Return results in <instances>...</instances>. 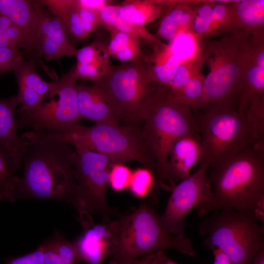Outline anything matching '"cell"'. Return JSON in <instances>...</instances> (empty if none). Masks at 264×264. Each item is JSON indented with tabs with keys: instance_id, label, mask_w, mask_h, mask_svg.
I'll list each match as a JSON object with an SVG mask.
<instances>
[{
	"instance_id": "cell-36",
	"label": "cell",
	"mask_w": 264,
	"mask_h": 264,
	"mask_svg": "<svg viewBox=\"0 0 264 264\" xmlns=\"http://www.w3.org/2000/svg\"><path fill=\"white\" fill-rule=\"evenodd\" d=\"M23 60V54L19 48L0 47V75L14 71Z\"/></svg>"
},
{
	"instance_id": "cell-25",
	"label": "cell",
	"mask_w": 264,
	"mask_h": 264,
	"mask_svg": "<svg viewBox=\"0 0 264 264\" xmlns=\"http://www.w3.org/2000/svg\"><path fill=\"white\" fill-rule=\"evenodd\" d=\"M238 31L264 39V0H235Z\"/></svg>"
},
{
	"instance_id": "cell-33",
	"label": "cell",
	"mask_w": 264,
	"mask_h": 264,
	"mask_svg": "<svg viewBox=\"0 0 264 264\" xmlns=\"http://www.w3.org/2000/svg\"><path fill=\"white\" fill-rule=\"evenodd\" d=\"M170 52L185 62L194 58L198 52V45L194 35L190 32L180 31L167 44Z\"/></svg>"
},
{
	"instance_id": "cell-24",
	"label": "cell",
	"mask_w": 264,
	"mask_h": 264,
	"mask_svg": "<svg viewBox=\"0 0 264 264\" xmlns=\"http://www.w3.org/2000/svg\"><path fill=\"white\" fill-rule=\"evenodd\" d=\"M98 25L109 31L115 30L129 34L142 41H145L153 50L166 45L152 34L145 26H135L123 20L119 15L118 5H107L98 12Z\"/></svg>"
},
{
	"instance_id": "cell-40",
	"label": "cell",
	"mask_w": 264,
	"mask_h": 264,
	"mask_svg": "<svg viewBox=\"0 0 264 264\" xmlns=\"http://www.w3.org/2000/svg\"><path fill=\"white\" fill-rule=\"evenodd\" d=\"M81 3L85 7L99 12L105 6L110 4L111 1L107 0H79Z\"/></svg>"
},
{
	"instance_id": "cell-9",
	"label": "cell",
	"mask_w": 264,
	"mask_h": 264,
	"mask_svg": "<svg viewBox=\"0 0 264 264\" xmlns=\"http://www.w3.org/2000/svg\"><path fill=\"white\" fill-rule=\"evenodd\" d=\"M144 57L112 65L104 79L97 83L123 124L138 125L142 122L153 94L154 84L149 81Z\"/></svg>"
},
{
	"instance_id": "cell-29",
	"label": "cell",
	"mask_w": 264,
	"mask_h": 264,
	"mask_svg": "<svg viewBox=\"0 0 264 264\" xmlns=\"http://www.w3.org/2000/svg\"><path fill=\"white\" fill-rule=\"evenodd\" d=\"M18 86L35 91L44 100L55 87V81L47 82L38 74L33 61L23 60L14 70Z\"/></svg>"
},
{
	"instance_id": "cell-34",
	"label": "cell",
	"mask_w": 264,
	"mask_h": 264,
	"mask_svg": "<svg viewBox=\"0 0 264 264\" xmlns=\"http://www.w3.org/2000/svg\"><path fill=\"white\" fill-rule=\"evenodd\" d=\"M155 180L154 174L146 168H139L132 172L129 185L132 193L143 198L151 191Z\"/></svg>"
},
{
	"instance_id": "cell-26",
	"label": "cell",
	"mask_w": 264,
	"mask_h": 264,
	"mask_svg": "<svg viewBox=\"0 0 264 264\" xmlns=\"http://www.w3.org/2000/svg\"><path fill=\"white\" fill-rule=\"evenodd\" d=\"M11 154L0 144V200L18 199L21 178L17 172L21 166Z\"/></svg>"
},
{
	"instance_id": "cell-27",
	"label": "cell",
	"mask_w": 264,
	"mask_h": 264,
	"mask_svg": "<svg viewBox=\"0 0 264 264\" xmlns=\"http://www.w3.org/2000/svg\"><path fill=\"white\" fill-rule=\"evenodd\" d=\"M44 264H78L82 259L73 242L60 233L55 234L42 244Z\"/></svg>"
},
{
	"instance_id": "cell-21",
	"label": "cell",
	"mask_w": 264,
	"mask_h": 264,
	"mask_svg": "<svg viewBox=\"0 0 264 264\" xmlns=\"http://www.w3.org/2000/svg\"><path fill=\"white\" fill-rule=\"evenodd\" d=\"M198 0H168L156 37L171 41L181 31L191 32Z\"/></svg>"
},
{
	"instance_id": "cell-1",
	"label": "cell",
	"mask_w": 264,
	"mask_h": 264,
	"mask_svg": "<svg viewBox=\"0 0 264 264\" xmlns=\"http://www.w3.org/2000/svg\"><path fill=\"white\" fill-rule=\"evenodd\" d=\"M210 170L211 191L196 206L198 215L234 210L254 213L264 221V143L250 145Z\"/></svg>"
},
{
	"instance_id": "cell-6",
	"label": "cell",
	"mask_w": 264,
	"mask_h": 264,
	"mask_svg": "<svg viewBox=\"0 0 264 264\" xmlns=\"http://www.w3.org/2000/svg\"><path fill=\"white\" fill-rule=\"evenodd\" d=\"M31 137H47L68 145L78 142L90 150L107 156L112 164L136 161L151 171L155 177L154 157L145 144L138 125L122 126L96 124L84 127L76 124L57 133L31 132Z\"/></svg>"
},
{
	"instance_id": "cell-17",
	"label": "cell",
	"mask_w": 264,
	"mask_h": 264,
	"mask_svg": "<svg viewBox=\"0 0 264 264\" xmlns=\"http://www.w3.org/2000/svg\"><path fill=\"white\" fill-rule=\"evenodd\" d=\"M41 0H0V14L8 18L22 31L20 47L34 51L40 24L50 12Z\"/></svg>"
},
{
	"instance_id": "cell-35",
	"label": "cell",
	"mask_w": 264,
	"mask_h": 264,
	"mask_svg": "<svg viewBox=\"0 0 264 264\" xmlns=\"http://www.w3.org/2000/svg\"><path fill=\"white\" fill-rule=\"evenodd\" d=\"M132 172L124 164H112L109 176V183L112 189L120 192L128 188Z\"/></svg>"
},
{
	"instance_id": "cell-16",
	"label": "cell",
	"mask_w": 264,
	"mask_h": 264,
	"mask_svg": "<svg viewBox=\"0 0 264 264\" xmlns=\"http://www.w3.org/2000/svg\"><path fill=\"white\" fill-rule=\"evenodd\" d=\"M204 59L198 52L184 62L167 86L171 98L176 103L197 110L202 96L205 77L201 73Z\"/></svg>"
},
{
	"instance_id": "cell-19",
	"label": "cell",
	"mask_w": 264,
	"mask_h": 264,
	"mask_svg": "<svg viewBox=\"0 0 264 264\" xmlns=\"http://www.w3.org/2000/svg\"><path fill=\"white\" fill-rule=\"evenodd\" d=\"M203 159L200 136L187 134L178 139L168 157V172L171 189L177 182L188 177L194 166L201 163Z\"/></svg>"
},
{
	"instance_id": "cell-13",
	"label": "cell",
	"mask_w": 264,
	"mask_h": 264,
	"mask_svg": "<svg viewBox=\"0 0 264 264\" xmlns=\"http://www.w3.org/2000/svg\"><path fill=\"white\" fill-rule=\"evenodd\" d=\"M78 219L83 233L73 242L82 259L88 264H102L112 254L120 230L119 219L108 222H95L90 214L79 212Z\"/></svg>"
},
{
	"instance_id": "cell-2",
	"label": "cell",
	"mask_w": 264,
	"mask_h": 264,
	"mask_svg": "<svg viewBox=\"0 0 264 264\" xmlns=\"http://www.w3.org/2000/svg\"><path fill=\"white\" fill-rule=\"evenodd\" d=\"M22 140L24 148L21 160L24 170L18 199L59 200L76 209L75 151L68 144L50 138Z\"/></svg>"
},
{
	"instance_id": "cell-38",
	"label": "cell",
	"mask_w": 264,
	"mask_h": 264,
	"mask_svg": "<svg viewBox=\"0 0 264 264\" xmlns=\"http://www.w3.org/2000/svg\"><path fill=\"white\" fill-rule=\"evenodd\" d=\"M44 255L42 245L35 251L24 256L12 259L6 264H44Z\"/></svg>"
},
{
	"instance_id": "cell-30",
	"label": "cell",
	"mask_w": 264,
	"mask_h": 264,
	"mask_svg": "<svg viewBox=\"0 0 264 264\" xmlns=\"http://www.w3.org/2000/svg\"><path fill=\"white\" fill-rule=\"evenodd\" d=\"M212 20L215 37L238 31L235 0H212Z\"/></svg>"
},
{
	"instance_id": "cell-42",
	"label": "cell",
	"mask_w": 264,
	"mask_h": 264,
	"mask_svg": "<svg viewBox=\"0 0 264 264\" xmlns=\"http://www.w3.org/2000/svg\"><path fill=\"white\" fill-rule=\"evenodd\" d=\"M252 264H264V248L256 255Z\"/></svg>"
},
{
	"instance_id": "cell-15",
	"label": "cell",
	"mask_w": 264,
	"mask_h": 264,
	"mask_svg": "<svg viewBox=\"0 0 264 264\" xmlns=\"http://www.w3.org/2000/svg\"><path fill=\"white\" fill-rule=\"evenodd\" d=\"M45 7L63 22L69 39L75 42L88 38L99 25L98 12L84 6L79 0H43Z\"/></svg>"
},
{
	"instance_id": "cell-28",
	"label": "cell",
	"mask_w": 264,
	"mask_h": 264,
	"mask_svg": "<svg viewBox=\"0 0 264 264\" xmlns=\"http://www.w3.org/2000/svg\"><path fill=\"white\" fill-rule=\"evenodd\" d=\"M110 40L108 46L110 57L126 63L138 61L143 58L141 52L142 41L121 31H109Z\"/></svg>"
},
{
	"instance_id": "cell-8",
	"label": "cell",
	"mask_w": 264,
	"mask_h": 264,
	"mask_svg": "<svg viewBox=\"0 0 264 264\" xmlns=\"http://www.w3.org/2000/svg\"><path fill=\"white\" fill-rule=\"evenodd\" d=\"M204 151L201 164L208 170L236 156L246 147L259 143L246 118L235 108L202 111L195 116Z\"/></svg>"
},
{
	"instance_id": "cell-7",
	"label": "cell",
	"mask_w": 264,
	"mask_h": 264,
	"mask_svg": "<svg viewBox=\"0 0 264 264\" xmlns=\"http://www.w3.org/2000/svg\"><path fill=\"white\" fill-rule=\"evenodd\" d=\"M263 223L254 213L222 210L213 212L198 227L204 245L221 250L231 264H252L264 248Z\"/></svg>"
},
{
	"instance_id": "cell-3",
	"label": "cell",
	"mask_w": 264,
	"mask_h": 264,
	"mask_svg": "<svg viewBox=\"0 0 264 264\" xmlns=\"http://www.w3.org/2000/svg\"><path fill=\"white\" fill-rule=\"evenodd\" d=\"M141 128L144 141L152 152L156 164L155 181L170 191L168 157L175 142L181 137L200 136L191 108L174 102L167 87L154 84V92Z\"/></svg>"
},
{
	"instance_id": "cell-4",
	"label": "cell",
	"mask_w": 264,
	"mask_h": 264,
	"mask_svg": "<svg viewBox=\"0 0 264 264\" xmlns=\"http://www.w3.org/2000/svg\"><path fill=\"white\" fill-rule=\"evenodd\" d=\"M120 230L115 248L108 264H133L145 256L175 249L195 257L191 240L184 233L173 235L163 225L157 211L142 202L132 213L118 215Z\"/></svg>"
},
{
	"instance_id": "cell-39",
	"label": "cell",
	"mask_w": 264,
	"mask_h": 264,
	"mask_svg": "<svg viewBox=\"0 0 264 264\" xmlns=\"http://www.w3.org/2000/svg\"><path fill=\"white\" fill-rule=\"evenodd\" d=\"M136 264H178L168 257L164 251H160L140 258Z\"/></svg>"
},
{
	"instance_id": "cell-5",
	"label": "cell",
	"mask_w": 264,
	"mask_h": 264,
	"mask_svg": "<svg viewBox=\"0 0 264 264\" xmlns=\"http://www.w3.org/2000/svg\"><path fill=\"white\" fill-rule=\"evenodd\" d=\"M243 35L239 31L219 39L198 42L199 49L210 71L205 77L197 110L202 111L235 108L242 91L241 56Z\"/></svg>"
},
{
	"instance_id": "cell-12",
	"label": "cell",
	"mask_w": 264,
	"mask_h": 264,
	"mask_svg": "<svg viewBox=\"0 0 264 264\" xmlns=\"http://www.w3.org/2000/svg\"><path fill=\"white\" fill-rule=\"evenodd\" d=\"M206 165L176 184L171 189L172 194L163 214L161 222L170 234L184 233V220L193 208L196 207L210 192Z\"/></svg>"
},
{
	"instance_id": "cell-22",
	"label": "cell",
	"mask_w": 264,
	"mask_h": 264,
	"mask_svg": "<svg viewBox=\"0 0 264 264\" xmlns=\"http://www.w3.org/2000/svg\"><path fill=\"white\" fill-rule=\"evenodd\" d=\"M18 104L16 96L0 98V144L22 164L24 144L17 133L15 113Z\"/></svg>"
},
{
	"instance_id": "cell-14",
	"label": "cell",
	"mask_w": 264,
	"mask_h": 264,
	"mask_svg": "<svg viewBox=\"0 0 264 264\" xmlns=\"http://www.w3.org/2000/svg\"><path fill=\"white\" fill-rule=\"evenodd\" d=\"M243 35L242 91L238 107V111L242 115L250 103L264 99V39Z\"/></svg>"
},
{
	"instance_id": "cell-20",
	"label": "cell",
	"mask_w": 264,
	"mask_h": 264,
	"mask_svg": "<svg viewBox=\"0 0 264 264\" xmlns=\"http://www.w3.org/2000/svg\"><path fill=\"white\" fill-rule=\"evenodd\" d=\"M78 104L81 120L87 118L96 124L119 125V121L106 102L97 83L76 85Z\"/></svg>"
},
{
	"instance_id": "cell-10",
	"label": "cell",
	"mask_w": 264,
	"mask_h": 264,
	"mask_svg": "<svg viewBox=\"0 0 264 264\" xmlns=\"http://www.w3.org/2000/svg\"><path fill=\"white\" fill-rule=\"evenodd\" d=\"M75 66H73L60 79L55 81L51 90L37 107L29 111L18 110V129H30L31 132L45 133L61 132L81 120L79 114Z\"/></svg>"
},
{
	"instance_id": "cell-18",
	"label": "cell",
	"mask_w": 264,
	"mask_h": 264,
	"mask_svg": "<svg viewBox=\"0 0 264 264\" xmlns=\"http://www.w3.org/2000/svg\"><path fill=\"white\" fill-rule=\"evenodd\" d=\"M52 14L46 15L40 24L34 52L44 55L47 61L76 57L78 50L70 41L63 22Z\"/></svg>"
},
{
	"instance_id": "cell-11",
	"label": "cell",
	"mask_w": 264,
	"mask_h": 264,
	"mask_svg": "<svg viewBox=\"0 0 264 264\" xmlns=\"http://www.w3.org/2000/svg\"><path fill=\"white\" fill-rule=\"evenodd\" d=\"M70 145L74 146L76 152L74 172L77 185L76 209L78 212L84 211L90 215H99L103 222L111 220L112 216L119 213L109 205L106 198L110 160L81 143Z\"/></svg>"
},
{
	"instance_id": "cell-31",
	"label": "cell",
	"mask_w": 264,
	"mask_h": 264,
	"mask_svg": "<svg viewBox=\"0 0 264 264\" xmlns=\"http://www.w3.org/2000/svg\"><path fill=\"white\" fill-rule=\"evenodd\" d=\"M212 0H198L191 33L198 42L215 37L212 20Z\"/></svg>"
},
{
	"instance_id": "cell-23",
	"label": "cell",
	"mask_w": 264,
	"mask_h": 264,
	"mask_svg": "<svg viewBox=\"0 0 264 264\" xmlns=\"http://www.w3.org/2000/svg\"><path fill=\"white\" fill-rule=\"evenodd\" d=\"M167 2L163 0H126L118 5L119 15L132 25L145 26L161 17Z\"/></svg>"
},
{
	"instance_id": "cell-41",
	"label": "cell",
	"mask_w": 264,
	"mask_h": 264,
	"mask_svg": "<svg viewBox=\"0 0 264 264\" xmlns=\"http://www.w3.org/2000/svg\"><path fill=\"white\" fill-rule=\"evenodd\" d=\"M214 256L213 264H231L227 255L219 248L212 250Z\"/></svg>"
},
{
	"instance_id": "cell-32",
	"label": "cell",
	"mask_w": 264,
	"mask_h": 264,
	"mask_svg": "<svg viewBox=\"0 0 264 264\" xmlns=\"http://www.w3.org/2000/svg\"><path fill=\"white\" fill-rule=\"evenodd\" d=\"M110 57L108 45L96 41L78 50L76 64H89L109 72L112 66Z\"/></svg>"
},
{
	"instance_id": "cell-37",
	"label": "cell",
	"mask_w": 264,
	"mask_h": 264,
	"mask_svg": "<svg viewBox=\"0 0 264 264\" xmlns=\"http://www.w3.org/2000/svg\"><path fill=\"white\" fill-rule=\"evenodd\" d=\"M22 29L13 24L0 27V47H18L22 41Z\"/></svg>"
}]
</instances>
